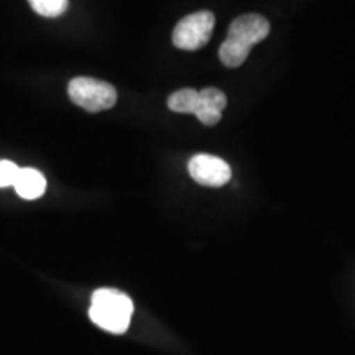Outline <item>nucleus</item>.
Returning a JSON list of instances; mask_svg holds the SVG:
<instances>
[{"instance_id": "3", "label": "nucleus", "mask_w": 355, "mask_h": 355, "mask_svg": "<svg viewBox=\"0 0 355 355\" xmlns=\"http://www.w3.org/2000/svg\"><path fill=\"white\" fill-rule=\"evenodd\" d=\"M216 25L214 13L201 10L180 20V24L173 30V43L176 48L184 51H196L206 46L211 40L212 30Z\"/></svg>"}, {"instance_id": "6", "label": "nucleus", "mask_w": 355, "mask_h": 355, "mask_svg": "<svg viewBox=\"0 0 355 355\" xmlns=\"http://www.w3.org/2000/svg\"><path fill=\"white\" fill-rule=\"evenodd\" d=\"M227 107V96L217 87H206L199 91V104L194 115L207 127H214L220 122L222 110Z\"/></svg>"}, {"instance_id": "2", "label": "nucleus", "mask_w": 355, "mask_h": 355, "mask_svg": "<svg viewBox=\"0 0 355 355\" xmlns=\"http://www.w3.org/2000/svg\"><path fill=\"white\" fill-rule=\"evenodd\" d=\"M69 99L87 112H101L114 107L117 102V91L112 84L94 78H74L68 86Z\"/></svg>"}, {"instance_id": "5", "label": "nucleus", "mask_w": 355, "mask_h": 355, "mask_svg": "<svg viewBox=\"0 0 355 355\" xmlns=\"http://www.w3.org/2000/svg\"><path fill=\"white\" fill-rule=\"evenodd\" d=\"M270 33V24L265 17L257 15V13H247V15L237 17L227 32V38L245 44V46H254L265 40Z\"/></svg>"}, {"instance_id": "11", "label": "nucleus", "mask_w": 355, "mask_h": 355, "mask_svg": "<svg viewBox=\"0 0 355 355\" xmlns=\"http://www.w3.org/2000/svg\"><path fill=\"white\" fill-rule=\"evenodd\" d=\"M20 168L13 162L8 159H0V188H7V186H13L19 175Z\"/></svg>"}, {"instance_id": "10", "label": "nucleus", "mask_w": 355, "mask_h": 355, "mask_svg": "<svg viewBox=\"0 0 355 355\" xmlns=\"http://www.w3.org/2000/svg\"><path fill=\"white\" fill-rule=\"evenodd\" d=\"M28 2L38 15L46 17V19L63 15L68 8V0H28Z\"/></svg>"}, {"instance_id": "8", "label": "nucleus", "mask_w": 355, "mask_h": 355, "mask_svg": "<svg viewBox=\"0 0 355 355\" xmlns=\"http://www.w3.org/2000/svg\"><path fill=\"white\" fill-rule=\"evenodd\" d=\"M250 46L235 42V40L225 38V42L220 44L219 48V58L222 64L227 66V68H239L245 63V60L250 55Z\"/></svg>"}, {"instance_id": "9", "label": "nucleus", "mask_w": 355, "mask_h": 355, "mask_svg": "<svg viewBox=\"0 0 355 355\" xmlns=\"http://www.w3.org/2000/svg\"><path fill=\"white\" fill-rule=\"evenodd\" d=\"M199 104V91L191 87L180 89L168 97V107L176 114H194Z\"/></svg>"}, {"instance_id": "4", "label": "nucleus", "mask_w": 355, "mask_h": 355, "mask_svg": "<svg viewBox=\"0 0 355 355\" xmlns=\"http://www.w3.org/2000/svg\"><path fill=\"white\" fill-rule=\"evenodd\" d=\"M189 175L198 184L207 188H220L227 184L232 178V171L227 162L212 155L199 153L189 159Z\"/></svg>"}, {"instance_id": "7", "label": "nucleus", "mask_w": 355, "mask_h": 355, "mask_svg": "<svg viewBox=\"0 0 355 355\" xmlns=\"http://www.w3.org/2000/svg\"><path fill=\"white\" fill-rule=\"evenodd\" d=\"M13 188L20 198L32 201V199L43 196L44 189H46V180H44L43 173L35 168H20Z\"/></svg>"}, {"instance_id": "1", "label": "nucleus", "mask_w": 355, "mask_h": 355, "mask_svg": "<svg viewBox=\"0 0 355 355\" xmlns=\"http://www.w3.org/2000/svg\"><path fill=\"white\" fill-rule=\"evenodd\" d=\"M132 314L133 303L125 293L101 288L92 295L89 318L96 326L110 334H123L130 326Z\"/></svg>"}]
</instances>
